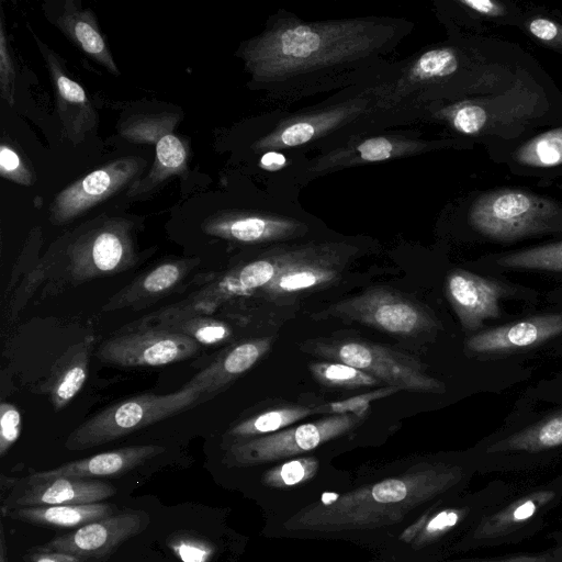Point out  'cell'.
<instances>
[{
  "label": "cell",
  "instance_id": "cell-47",
  "mask_svg": "<svg viewBox=\"0 0 562 562\" xmlns=\"http://www.w3.org/2000/svg\"><path fill=\"white\" fill-rule=\"evenodd\" d=\"M30 562H83L81 559L59 552H45L31 549L27 554Z\"/></svg>",
  "mask_w": 562,
  "mask_h": 562
},
{
  "label": "cell",
  "instance_id": "cell-5",
  "mask_svg": "<svg viewBox=\"0 0 562 562\" xmlns=\"http://www.w3.org/2000/svg\"><path fill=\"white\" fill-rule=\"evenodd\" d=\"M307 353L355 367L383 386L401 391L442 393L443 383L430 375L422 361L398 349L356 338H319L305 341Z\"/></svg>",
  "mask_w": 562,
  "mask_h": 562
},
{
  "label": "cell",
  "instance_id": "cell-14",
  "mask_svg": "<svg viewBox=\"0 0 562 562\" xmlns=\"http://www.w3.org/2000/svg\"><path fill=\"white\" fill-rule=\"evenodd\" d=\"M147 525L148 516L143 512L113 514L33 549L66 553L83 562H97L110 557L123 542L140 533Z\"/></svg>",
  "mask_w": 562,
  "mask_h": 562
},
{
  "label": "cell",
  "instance_id": "cell-1",
  "mask_svg": "<svg viewBox=\"0 0 562 562\" xmlns=\"http://www.w3.org/2000/svg\"><path fill=\"white\" fill-rule=\"evenodd\" d=\"M463 464L417 457L360 472L350 485L302 510L266 518L272 539L342 541L374 553L431 506L461 490Z\"/></svg>",
  "mask_w": 562,
  "mask_h": 562
},
{
  "label": "cell",
  "instance_id": "cell-29",
  "mask_svg": "<svg viewBox=\"0 0 562 562\" xmlns=\"http://www.w3.org/2000/svg\"><path fill=\"white\" fill-rule=\"evenodd\" d=\"M316 414H323L321 405L295 404L270 408L235 424L228 429L226 437L231 443L270 435Z\"/></svg>",
  "mask_w": 562,
  "mask_h": 562
},
{
  "label": "cell",
  "instance_id": "cell-41",
  "mask_svg": "<svg viewBox=\"0 0 562 562\" xmlns=\"http://www.w3.org/2000/svg\"><path fill=\"white\" fill-rule=\"evenodd\" d=\"M16 72L10 53L3 14L0 18V97L9 105L14 104Z\"/></svg>",
  "mask_w": 562,
  "mask_h": 562
},
{
  "label": "cell",
  "instance_id": "cell-28",
  "mask_svg": "<svg viewBox=\"0 0 562 562\" xmlns=\"http://www.w3.org/2000/svg\"><path fill=\"white\" fill-rule=\"evenodd\" d=\"M356 110L357 108L351 105L339 106L321 114L294 120L281 125L277 131L259 139L255 147L258 149L282 148L305 144L323 132L331 130L340 122L347 120Z\"/></svg>",
  "mask_w": 562,
  "mask_h": 562
},
{
  "label": "cell",
  "instance_id": "cell-18",
  "mask_svg": "<svg viewBox=\"0 0 562 562\" xmlns=\"http://www.w3.org/2000/svg\"><path fill=\"white\" fill-rule=\"evenodd\" d=\"M201 228L209 236L259 244L292 237L303 231V225L290 218L251 211L223 210L207 216Z\"/></svg>",
  "mask_w": 562,
  "mask_h": 562
},
{
  "label": "cell",
  "instance_id": "cell-21",
  "mask_svg": "<svg viewBox=\"0 0 562 562\" xmlns=\"http://www.w3.org/2000/svg\"><path fill=\"white\" fill-rule=\"evenodd\" d=\"M156 445L131 446L64 463L55 469L34 472L26 479L46 481L56 477L91 479L124 474L162 453Z\"/></svg>",
  "mask_w": 562,
  "mask_h": 562
},
{
  "label": "cell",
  "instance_id": "cell-7",
  "mask_svg": "<svg viewBox=\"0 0 562 562\" xmlns=\"http://www.w3.org/2000/svg\"><path fill=\"white\" fill-rule=\"evenodd\" d=\"M364 417L353 413L331 414L270 435L234 441L225 448L223 464L227 469L252 470L280 460L316 453L348 436L361 425Z\"/></svg>",
  "mask_w": 562,
  "mask_h": 562
},
{
  "label": "cell",
  "instance_id": "cell-49",
  "mask_svg": "<svg viewBox=\"0 0 562 562\" xmlns=\"http://www.w3.org/2000/svg\"><path fill=\"white\" fill-rule=\"evenodd\" d=\"M0 562H10L3 525L0 524Z\"/></svg>",
  "mask_w": 562,
  "mask_h": 562
},
{
  "label": "cell",
  "instance_id": "cell-48",
  "mask_svg": "<svg viewBox=\"0 0 562 562\" xmlns=\"http://www.w3.org/2000/svg\"><path fill=\"white\" fill-rule=\"evenodd\" d=\"M285 162V156L279 151L273 150L265 153L260 159L261 168L269 171L281 169Z\"/></svg>",
  "mask_w": 562,
  "mask_h": 562
},
{
  "label": "cell",
  "instance_id": "cell-33",
  "mask_svg": "<svg viewBox=\"0 0 562 562\" xmlns=\"http://www.w3.org/2000/svg\"><path fill=\"white\" fill-rule=\"evenodd\" d=\"M515 159L522 166L551 168L562 165V126L524 144Z\"/></svg>",
  "mask_w": 562,
  "mask_h": 562
},
{
  "label": "cell",
  "instance_id": "cell-44",
  "mask_svg": "<svg viewBox=\"0 0 562 562\" xmlns=\"http://www.w3.org/2000/svg\"><path fill=\"white\" fill-rule=\"evenodd\" d=\"M529 32L539 41L562 48V26L547 18H535L528 23Z\"/></svg>",
  "mask_w": 562,
  "mask_h": 562
},
{
  "label": "cell",
  "instance_id": "cell-36",
  "mask_svg": "<svg viewBox=\"0 0 562 562\" xmlns=\"http://www.w3.org/2000/svg\"><path fill=\"white\" fill-rule=\"evenodd\" d=\"M459 67V56L450 47H439L422 54L409 69L413 82L443 78L452 75Z\"/></svg>",
  "mask_w": 562,
  "mask_h": 562
},
{
  "label": "cell",
  "instance_id": "cell-8",
  "mask_svg": "<svg viewBox=\"0 0 562 562\" xmlns=\"http://www.w3.org/2000/svg\"><path fill=\"white\" fill-rule=\"evenodd\" d=\"M65 255L75 285L128 270L137 261L134 223L102 214L66 235Z\"/></svg>",
  "mask_w": 562,
  "mask_h": 562
},
{
  "label": "cell",
  "instance_id": "cell-11",
  "mask_svg": "<svg viewBox=\"0 0 562 562\" xmlns=\"http://www.w3.org/2000/svg\"><path fill=\"white\" fill-rule=\"evenodd\" d=\"M349 255V249L337 245L273 252V279L259 294L268 301L279 302L330 285L341 277Z\"/></svg>",
  "mask_w": 562,
  "mask_h": 562
},
{
  "label": "cell",
  "instance_id": "cell-38",
  "mask_svg": "<svg viewBox=\"0 0 562 562\" xmlns=\"http://www.w3.org/2000/svg\"><path fill=\"white\" fill-rule=\"evenodd\" d=\"M0 176L20 186H32L35 173L31 165L10 139L2 138L0 144Z\"/></svg>",
  "mask_w": 562,
  "mask_h": 562
},
{
  "label": "cell",
  "instance_id": "cell-12",
  "mask_svg": "<svg viewBox=\"0 0 562 562\" xmlns=\"http://www.w3.org/2000/svg\"><path fill=\"white\" fill-rule=\"evenodd\" d=\"M145 166L142 157L125 156L78 178L53 199L49 222L54 225L70 223L123 189L127 190L139 179Z\"/></svg>",
  "mask_w": 562,
  "mask_h": 562
},
{
  "label": "cell",
  "instance_id": "cell-46",
  "mask_svg": "<svg viewBox=\"0 0 562 562\" xmlns=\"http://www.w3.org/2000/svg\"><path fill=\"white\" fill-rule=\"evenodd\" d=\"M464 7L469 8L470 10L485 15V16H501L504 14L505 9L504 7L496 1L491 0H462L459 1Z\"/></svg>",
  "mask_w": 562,
  "mask_h": 562
},
{
  "label": "cell",
  "instance_id": "cell-34",
  "mask_svg": "<svg viewBox=\"0 0 562 562\" xmlns=\"http://www.w3.org/2000/svg\"><path fill=\"white\" fill-rule=\"evenodd\" d=\"M496 263L508 269L562 272V240L503 255Z\"/></svg>",
  "mask_w": 562,
  "mask_h": 562
},
{
  "label": "cell",
  "instance_id": "cell-26",
  "mask_svg": "<svg viewBox=\"0 0 562 562\" xmlns=\"http://www.w3.org/2000/svg\"><path fill=\"white\" fill-rule=\"evenodd\" d=\"M190 148L188 143L168 132L155 143V159L148 173L133 182L126 190V196L138 198L156 190L171 177L184 178L188 173Z\"/></svg>",
  "mask_w": 562,
  "mask_h": 562
},
{
  "label": "cell",
  "instance_id": "cell-39",
  "mask_svg": "<svg viewBox=\"0 0 562 562\" xmlns=\"http://www.w3.org/2000/svg\"><path fill=\"white\" fill-rule=\"evenodd\" d=\"M407 143H400L384 136L368 138L358 144L352 151L356 154L351 160L362 162H375L398 156L409 150Z\"/></svg>",
  "mask_w": 562,
  "mask_h": 562
},
{
  "label": "cell",
  "instance_id": "cell-27",
  "mask_svg": "<svg viewBox=\"0 0 562 562\" xmlns=\"http://www.w3.org/2000/svg\"><path fill=\"white\" fill-rule=\"evenodd\" d=\"M115 506L105 503L22 507L1 513L23 522L49 528H79L115 514Z\"/></svg>",
  "mask_w": 562,
  "mask_h": 562
},
{
  "label": "cell",
  "instance_id": "cell-24",
  "mask_svg": "<svg viewBox=\"0 0 562 562\" xmlns=\"http://www.w3.org/2000/svg\"><path fill=\"white\" fill-rule=\"evenodd\" d=\"M93 336L69 346L53 363L40 390L48 395L55 411L63 409L82 389L89 370Z\"/></svg>",
  "mask_w": 562,
  "mask_h": 562
},
{
  "label": "cell",
  "instance_id": "cell-17",
  "mask_svg": "<svg viewBox=\"0 0 562 562\" xmlns=\"http://www.w3.org/2000/svg\"><path fill=\"white\" fill-rule=\"evenodd\" d=\"M43 12L46 19L89 58L110 74L120 75V69L91 9L83 8L77 0H61L45 2Z\"/></svg>",
  "mask_w": 562,
  "mask_h": 562
},
{
  "label": "cell",
  "instance_id": "cell-13",
  "mask_svg": "<svg viewBox=\"0 0 562 562\" xmlns=\"http://www.w3.org/2000/svg\"><path fill=\"white\" fill-rule=\"evenodd\" d=\"M200 345L190 337L164 328H132L103 341L98 358L109 364L159 367L194 356Z\"/></svg>",
  "mask_w": 562,
  "mask_h": 562
},
{
  "label": "cell",
  "instance_id": "cell-9",
  "mask_svg": "<svg viewBox=\"0 0 562 562\" xmlns=\"http://www.w3.org/2000/svg\"><path fill=\"white\" fill-rule=\"evenodd\" d=\"M314 317L359 323L401 337H418L437 328V319L426 306L383 286L369 288L338 301L317 312Z\"/></svg>",
  "mask_w": 562,
  "mask_h": 562
},
{
  "label": "cell",
  "instance_id": "cell-50",
  "mask_svg": "<svg viewBox=\"0 0 562 562\" xmlns=\"http://www.w3.org/2000/svg\"><path fill=\"white\" fill-rule=\"evenodd\" d=\"M368 562H391V561H387V560H385V559H383V558H380V557H378V555H374V558H373V559H371V560H370V561H368Z\"/></svg>",
  "mask_w": 562,
  "mask_h": 562
},
{
  "label": "cell",
  "instance_id": "cell-31",
  "mask_svg": "<svg viewBox=\"0 0 562 562\" xmlns=\"http://www.w3.org/2000/svg\"><path fill=\"white\" fill-rule=\"evenodd\" d=\"M180 121L176 112L134 115L120 124L119 132L131 143L155 145L161 135L175 132Z\"/></svg>",
  "mask_w": 562,
  "mask_h": 562
},
{
  "label": "cell",
  "instance_id": "cell-3",
  "mask_svg": "<svg viewBox=\"0 0 562 562\" xmlns=\"http://www.w3.org/2000/svg\"><path fill=\"white\" fill-rule=\"evenodd\" d=\"M254 497L267 517L293 515L327 494L346 490L352 477L319 453H308L252 469Z\"/></svg>",
  "mask_w": 562,
  "mask_h": 562
},
{
  "label": "cell",
  "instance_id": "cell-19",
  "mask_svg": "<svg viewBox=\"0 0 562 562\" xmlns=\"http://www.w3.org/2000/svg\"><path fill=\"white\" fill-rule=\"evenodd\" d=\"M199 263V258H176L162 261L112 295L101 311L112 312L148 306L176 291Z\"/></svg>",
  "mask_w": 562,
  "mask_h": 562
},
{
  "label": "cell",
  "instance_id": "cell-43",
  "mask_svg": "<svg viewBox=\"0 0 562 562\" xmlns=\"http://www.w3.org/2000/svg\"><path fill=\"white\" fill-rule=\"evenodd\" d=\"M487 121L486 111L477 104H464L452 113L453 127L463 134L479 133Z\"/></svg>",
  "mask_w": 562,
  "mask_h": 562
},
{
  "label": "cell",
  "instance_id": "cell-22",
  "mask_svg": "<svg viewBox=\"0 0 562 562\" xmlns=\"http://www.w3.org/2000/svg\"><path fill=\"white\" fill-rule=\"evenodd\" d=\"M561 333L562 314H546L481 331L467 341V348L476 353L506 351L539 344Z\"/></svg>",
  "mask_w": 562,
  "mask_h": 562
},
{
  "label": "cell",
  "instance_id": "cell-45",
  "mask_svg": "<svg viewBox=\"0 0 562 562\" xmlns=\"http://www.w3.org/2000/svg\"><path fill=\"white\" fill-rule=\"evenodd\" d=\"M441 562H562V546L551 549L542 554L536 555H519L507 559H494V560H479V559H467V560H443Z\"/></svg>",
  "mask_w": 562,
  "mask_h": 562
},
{
  "label": "cell",
  "instance_id": "cell-30",
  "mask_svg": "<svg viewBox=\"0 0 562 562\" xmlns=\"http://www.w3.org/2000/svg\"><path fill=\"white\" fill-rule=\"evenodd\" d=\"M562 445V412L549 416L531 427L507 437L490 447L491 452H538Z\"/></svg>",
  "mask_w": 562,
  "mask_h": 562
},
{
  "label": "cell",
  "instance_id": "cell-23",
  "mask_svg": "<svg viewBox=\"0 0 562 562\" xmlns=\"http://www.w3.org/2000/svg\"><path fill=\"white\" fill-rule=\"evenodd\" d=\"M555 496L552 490H538L526 494L498 512L481 518L470 531L461 537L452 551H459L473 543L506 536L517 530L549 505Z\"/></svg>",
  "mask_w": 562,
  "mask_h": 562
},
{
  "label": "cell",
  "instance_id": "cell-16",
  "mask_svg": "<svg viewBox=\"0 0 562 562\" xmlns=\"http://www.w3.org/2000/svg\"><path fill=\"white\" fill-rule=\"evenodd\" d=\"M115 493L116 488L111 484L93 479H24L15 483V487L3 501L1 513L22 507L101 503Z\"/></svg>",
  "mask_w": 562,
  "mask_h": 562
},
{
  "label": "cell",
  "instance_id": "cell-40",
  "mask_svg": "<svg viewBox=\"0 0 562 562\" xmlns=\"http://www.w3.org/2000/svg\"><path fill=\"white\" fill-rule=\"evenodd\" d=\"M398 391L401 390L397 387L383 386L381 389L362 393L344 401L321 404L322 413L327 415L346 413L366 415V412L369 408V404L372 401L390 396Z\"/></svg>",
  "mask_w": 562,
  "mask_h": 562
},
{
  "label": "cell",
  "instance_id": "cell-4",
  "mask_svg": "<svg viewBox=\"0 0 562 562\" xmlns=\"http://www.w3.org/2000/svg\"><path fill=\"white\" fill-rule=\"evenodd\" d=\"M205 395L207 387L192 378L173 393H144L120 401L78 426L69 434L65 447L77 451L116 440L188 409Z\"/></svg>",
  "mask_w": 562,
  "mask_h": 562
},
{
  "label": "cell",
  "instance_id": "cell-6",
  "mask_svg": "<svg viewBox=\"0 0 562 562\" xmlns=\"http://www.w3.org/2000/svg\"><path fill=\"white\" fill-rule=\"evenodd\" d=\"M471 226L498 241L562 233V205L520 190H496L481 194L469 211Z\"/></svg>",
  "mask_w": 562,
  "mask_h": 562
},
{
  "label": "cell",
  "instance_id": "cell-2",
  "mask_svg": "<svg viewBox=\"0 0 562 562\" xmlns=\"http://www.w3.org/2000/svg\"><path fill=\"white\" fill-rule=\"evenodd\" d=\"M378 45L372 24L284 22L246 42L240 56L257 81H277L349 61Z\"/></svg>",
  "mask_w": 562,
  "mask_h": 562
},
{
  "label": "cell",
  "instance_id": "cell-25",
  "mask_svg": "<svg viewBox=\"0 0 562 562\" xmlns=\"http://www.w3.org/2000/svg\"><path fill=\"white\" fill-rule=\"evenodd\" d=\"M272 338L243 341L217 357L193 378L207 387L209 395L224 390L252 368L271 348Z\"/></svg>",
  "mask_w": 562,
  "mask_h": 562
},
{
  "label": "cell",
  "instance_id": "cell-42",
  "mask_svg": "<svg viewBox=\"0 0 562 562\" xmlns=\"http://www.w3.org/2000/svg\"><path fill=\"white\" fill-rule=\"evenodd\" d=\"M22 427L20 411L11 403L0 405V457L9 451L19 439Z\"/></svg>",
  "mask_w": 562,
  "mask_h": 562
},
{
  "label": "cell",
  "instance_id": "cell-10",
  "mask_svg": "<svg viewBox=\"0 0 562 562\" xmlns=\"http://www.w3.org/2000/svg\"><path fill=\"white\" fill-rule=\"evenodd\" d=\"M454 496L445 499L419 515L375 555L391 562H441L451 551L452 538L470 517L469 503L456 502Z\"/></svg>",
  "mask_w": 562,
  "mask_h": 562
},
{
  "label": "cell",
  "instance_id": "cell-32",
  "mask_svg": "<svg viewBox=\"0 0 562 562\" xmlns=\"http://www.w3.org/2000/svg\"><path fill=\"white\" fill-rule=\"evenodd\" d=\"M190 337L199 345H220L232 336L231 327L223 321L209 315H194L156 326Z\"/></svg>",
  "mask_w": 562,
  "mask_h": 562
},
{
  "label": "cell",
  "instance_id": "cell-20",
  "mask_svg": "<svg viewBox=\"0 0 562 562\" xmlns=\"http://www.w3.org/2000/svg\"><path fill=\"white\" fill-rule=\"evenodd\" d=\"M448 300L463 328L477 329L484 319L499 315L502 286L467 270L451 271L446 281Z\"/></svg>",
  "mask_w": 562,
  "mask_h": 562
},
{
  "label": "cell",
  "instance_id": "cell-15",
  "mask_svg": "<svg viewBox=\"0 0 562 562\" xmlns=\"http://www.w3.org/2000/svg\"><path fill=\"white\" fill-rule=\"evenodd\" d=\"M30 31L50 77L63 133L74 145H78L98 127V112L82 86L68 75L64 60Z\"/></svg>",
  "mask_w": 562,
  "mask_h": 562
},
{
  "label": "cell",
  "instance_id": "cell-35",
  "mask_svg": "<svg viewBox=\"0 0 562 562\" xmlns=\"http://www.w3.org/2000/svg\"><path fill=\"white\" fill-rule=\"evenodd\" d=\"M308 369L313 378L327 387L359 389L380 384L372 375L342 362H310Z\"/></svg>",
  "mask_w": 562,
  "mask_h": 562
},
{
  "label": "cell",
  "instance_id": "cell-37",
  "mask_svg": "<svg viewBox=\"0 0 562 562\" xmlns=\"http://www.w3.org/2000/svg\"><path fill=\"white\" fill-rule=\"evenodd\" d=\"M167 544L181 562H211L216 553L213 542L188 531L172 535Z\"/></svg>",
  "mask_w": 562,
  "mask_h": 562
}]
</instances>
